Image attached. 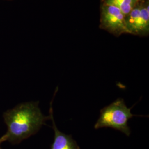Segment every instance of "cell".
Segmentation results:
<instances>
[{
    "instance_id": "1",
    "label": "cell",
    "mask_w": 149,
    "mask_h": 149,
    "mask_svg": "<svg viewBox=\"0 0 149 149\" xmlns=\"http://www.w3.org/2000/svg\"><path fill=\"white\" fill-rule=\"evenodd\" d=\"M4 121L7 127L5 134L7 141L13 145L37 133L50 116L43 114L39 102L21 103L3 113Z\"/></svg>"
},
{
    "instance_id": "6",
    "label": "cell",
    "mask_w": 149,
    "mask_h": 149,
    "mask_svg": "<svg viewBox=\"0 0 149 149\" xmlns=\"http://www.w3.org/2000/svg\"><path fill=\"white\" fill-rule=\"evenodd\" d=\"M137 0H106V5L113 6L119 9L125 16L133 10Z\"/></svg>"
},
{
    "instance_id": "3",
    "label": "cell",
    "mask_w": 149,
    "mask_h": 149,
    "mask_svg": "<svg viewBox=\"0 0 149 149\" xmlns=\"http://www.w3.org/2000/svg\"><path fill=\"white\" fill-rule=\"evenodd\" d=\"M102 19L104 24L112 31L128 32L125 16L116 7L106 5L103 8Z\"/></svg>"
},
{
    "instance_id": "5",
    "label": "cell",
    "mask_w": 149,
    "mask_h": 149,
    "mask_svg": "<svg viewBox=\"0 0 149 149\" xmlns=\"http://www.w3.org/2000/svg\"><path fill=\"white\" fill-rule=\"evenodd\" d=\"M149 27V6L140 9L138 18L132 31V33H140L147 31Z\"/></svg>"
},
{
    "instance_id": "4",
    "label": "cell",
    "mask_w": 149,
    "mask_h": 149,
    "mask_svg": "<svg viewBox=\"0 0 149 149\" xmlns=\"http://www.w3.org/2000/svg\"><path fill=\"white\" fill-rule=\"evenodd\" d=\"M53 100L50 102L49 115L50 116V120L52 122V128L54 132V137L53 143L51 145L50 149H80L79 145L71 135H68L63 133L57 128L53 117Z\"/></svg>"
},
{
    "instance_id": "2",
    "label": "cell",
    "mask_w": 149,
    "mask_h": 149,
    "mask_svg": "<svg viewBox=\"0 0 149 149\" xmlns=\"http://www.w3.org/2000/svg\"><path fill=\"white\" fill-rule=\"evenodd\" d=\"M132 108V107L128 108L123 98H118L101 109L100 117L94 128L96 129L111 128L129 136L131 130L128 125V122L135 116L131 113Z\"/></svg>"
},
{
    "instance_id": "7",
    "label": "cell",
    "mask_w": 149,
    "mask_h": 149,
    "mask_svg": "<svg viewBox=\"0 0 149 149\" xmlns=\"http://www.w3.org/2000/svg\"><path fill=\"white\" fill-rule=\"evenodd\" d=\"M6 141H7V139H6L5 134H4L1 137H0V149H1V144Z\"/></svg>"
}]
</instances>
